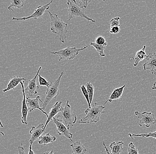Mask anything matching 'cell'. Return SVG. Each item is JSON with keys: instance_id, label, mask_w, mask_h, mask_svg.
Here are the masks:
<instances>
[{"instance_id": "6da1fadb", "label": "cell", "mask_w": 156, "mask_h": 154, "mask_svg": "<svg viewBox=\"0 0 156 154\" xmlns=\"http://www.w3.org/2000/svg\"><path fill=\"white\" fill-rule=\"evenodd\" d=\"M50 17V29L53 34L59 36V41L63 43L65 42L68 32V25L56 14H53L49 11H47Z\"/></svg>"}, {"instance_id": "7a4b0ae2", "label": "cell", "mask_w": 156, "mask_h": 154, "mask_svg": "<svg viewBox=\"0 0 156 154\" xmlns=\"http://www.w3.org/2000/svg\"><path fill=\"white\" fill-rule=\"evenodd\" d=\"M103 105H98L96 102H92L90 108H88L85 111L86 114L78 121V123L82 124H90L93 123H96L100 121L101 115L105 113Z\"/></svg>"}, {"instance_id": "3957f363", "label": "cell", "mask_w": 156, "mask_h": 154, "mask_svg": "<svg viewBox=\"0 0 156 154\" xmlns=\"http://www.w3.org/2000/svg\"><path fill=\"white\" fill-rule=\"evenodd\" d=\"M69 100L68 99L64 107H61L60 112L55 117V118L62 122L68 128L73 127L76 123L77 116L72 112Z\"/></svg>"}, {"instance_id": "277c9868", "label": "cell", "mask_w": 156, "mask_h": 154, "mask_svg": "<svg viewBox=\"0 0 156 154\" xmlns=\"http://www.w3.org/2000/svg\"><path fill=\"white\" fill-rule=\"evenodd\" d=\"M63 74H64V73L63 72H61L57 80L54 82L51 83V85L47 88L46 91L45 98H44V100L42 107V109L44 111L45 109L47 106L48 105L52 99L56 98V97L60 94L59 85H60L61 78Z\"/></svg>"}, {"instance_id": "5b68a950", "label": "cell", "mask_w": 156, "mask_h": 154, "mask_svg": "<svg viewBox=\"0 0 156 154\" xmlns=\"http://www.w3.org/2000/svg\"><path fill=\"white\" fill-rule=\"evenodd\" d=\"M88 47L87 45L82 48H77L76 47H71L69 46L57 51L52 52L51 53L53 55H58L59 57V61L72 60L76 58L80 52L87 49Z\"/></svg>"}, {"instance_id": "8992f818", "label": "cell", "mask_w": 156, "mask_h": 154, "mask_svg": "<svg viewBox=\"0 0 156 154\" xmlns=\"http://www.w3.org/2000/svg\"><path fill=\"white\" fill-rule=\"evenodd\" d=\"M67 5L68 6V21L72 20L73 18L76 17H81V18H84L87 20L88 22L91 21L93 23L96 22L95 20H93L92 18L88 17L85 14L82 9L80 7L79 5L78 4L76 1H71L68 0L67 2Z\"/></svg>"}, {"instance_id": "52a82bcc", "label": "cell", "mask_w": 156, "mask_h": 154, "mask_svg": "<svg viewBox=\"0 0 156 154\" xmlns=\"http://www.w3.org/2000/svg\"><path fill=\"white\" fill-rule=\"evenodd\" d=\"M135 115L140 120L138 124L140 127H142L143 125L145 124L147 128H149L151 126L156 124L155 115L151 112H144L141 113L138 111H135Z\"/></svg>"}, {"instance_id": "ba28073f", "label": "cell", "mask_w": 156, "mask_h": 154, "mask_svg": "<svg viewBox=\"0 0 156 154\" xmlns=\"http://www.w3.org/2000/svg\"><path fill=\"white\" fill-rule=\"evenodd\" d=\"M53 1H51L47 4L44 5H40L38 6L37 8L35 10L34 13L32 15L27 17H23L22 18H16L13 17L12 18V20L15 21H25V20H29V19H34V20H37L41 18L43 16L46 10H48L49 9V5H51L53 2Z\"/></svg>"}, {"instance_id": "9c48e42d", "label": "cell", "mask_w": 156, "mask_h": 154, "mask_svg": "<svg viewBox=\"0 0 156 154\" xmlns=\"http://www.w3.org/2000/svg\"><path fill=\"white\" fill-rule=\"evenodd\" d=\"M42 69L41 66L39 67L38 70L35 77L32 80H29L28 86L24 88L25 95L26 97H31L38 93L39 86L37 83V79L38 76L40 74V72Z\"/></svg>"}, {"instance_id": "30bf717a", "label": "cell", "mask_w": 156, "mask_h": 154, "mask_svg": "<svg viewBox=\"0 0 156 154\" xmlns=\"http://www.w3.org/2000/svg\"><path fill=\"white\" fill-rule=\"evenodd\" d=\"M52 120L53 121L57 128L56 130V133H58L59 135L64 136V137L73 141V134L70 133L69 128L66 126L62 122L55 118V117Z\"/></svg>"}, {"instance_id": "8fae6325", "label": "cell", "mask_w": 156, "mask_h": 154, "mask_svg": "<svg viewBox=\"0 0 156 154\" xmlns=\"http://www.w3.org/2000/svg\"><path fill=\"white\" fill-rule=\"evenodd\" d=\"M39 101L43 103L40 96H37L36 98H34V99H32L30 97H26V104H27L29 112L31 113V112L34 111V110L38 109L42 112L47 116V117H48V114L44 111L42 108L40 107Z\"/></svg>"}, {"instance_id": "7c38bea8", "label": "cell", "mask_w": 156, "mask_h": 154, "mask_svg": "<svg viewBox=\"0 0 156 154\" xmlns=\"http://www.w3.org/2000/svg\"><path fill=\"white\" fill-rule=\"evenodd\" d=\"M45 124H41L37 126L33 127L30 131V133L31 134V139L29 142L30 145H33V143L36 140H38L41 138L42 134L45 132L44 130Z\"/></svg>"}, {"instance_id": "4fadbf2b", "label": "cell", "mask_w": 156, "mask_h": 154, "mask_svg": "<svg viewBox=\"0 0 156 154\" xmlns=\"http://www.w3.org/2000/svg\"><path fill=\"white\" fill-rule=\"evenodd\" d=\"M25 81H22L20 83L21 85L22 91L23 92V100L22 102V109H21V116L20 120H21L22 123L23 124L27 125L28 124V121H27V117H28V113H29V109L27 107L26 104V96L25 95V91H24V83Z\"/></svg>"}, {"instance_id": "5bb4252c", "label": "cell", "mask_w": 156, "mask_h": 154, "mask_svg": "<svg viewBox=\"0 0 156 154\" xmlns=\"http://www.w3.org/2000/svg\"><path fill=\"white\" fill-rule=\"evenodd\" d=\"M146 60V62L143 65V69L153 73L156 70V53H150Z\"/></svg>"}, {"instance_id": "9a60e30c", "label": "cell", "mask_w": 156, "mask_h": 154, "mask_svg": "<svg viewBox=\"0 0 156 154\" xmlns=\"http://www.w3.org/2000/svg\"><path fill=\"white\" fill-rule=\"evenodd\" d=\"M62 102L59 101V102H56L55 104L51 107V109L50 110L48 113V117L47 120L45 124L44 130H45L48 125L49 123L51 120H52L55 117L58 113L60 112V109L62 107Z\"/></svg>"}, {"instance_id": "2e32d148", "label": "cell", "mask_w": 156, "mask_h": 154, "mask_svg": "<svg viewBox=\"0 0 156 154\" xmlns=\"http://www.w3.org/2000/svg\"><path fill=\"white\" fill-rule=\"evenodd\" d=\"M26 81H29V80L21 77L20 76L12 77L10 80L6 88L3 90V92L5 93L9 91L13 90L19 84H20L21 82Z\"/></svg>"}, {"instance_id": "e0dca14e", "label": "cell", "mask_w": 156, "mask_h": 154, "mask_svg": "<svg viewBox=\"0 0 156 154\" xmlns=\"http://www.w3.org/2000/svg\"><path fill=\"white\" fill-rule=\"evenodd\" d=\"M126 87V85H124L121 87L118 88L114 89L109 98L104 103V105H106L107 102L112 103L113 100H118V99H121L122 97L124 90Z\"/></svg>"}, {"instance_id": "ac0fdd59", "label": "cell", "mask_w": 156, "mask_h": 154, "mask_svg": "<svg viewBox=\"0 0 156 154\" xmlns=\"http://www.w3.org/2000/svg\"><path fill=\"white\" fill-rule=\"evenodd\" d=\"M146 48V46L144 45L141 49L139 50L136 52L135 56L132 57L133 59L134 60L133 64L134 67H136L141 61L147 58L148 55L146 54L145 51Z\"/></svg>"}, {"instance_id": "d6986e66", "label": "cell", "mask_w": 156, "mask_h": 154, "mask_svg": "<svg viewBox=\"0 0 156 154\" xmlns=\"http://www.w3.org/2000/svg\"><path fill=\"white\" fill-rule=\"evenodd\" d=\"M72 154H85L87 152V150L80 141L73 142L71 144Z\"/></svg>"}, {"instance_id": "ffe728a7", "label": "cell", "mask_w": 156, "mask_h": 154, "mask_svg": "<svg viewBox=\"0 0 156 154\" xmlns=\"http://www.w3.org/2000/svg\"><path fill=\"white\" fill-rule=\"evenodd\" d=\"M124 143L122 141L114 142L111 143L109 146V148L112 151V154H120L124 149L123 148V145Z\"/></svg>"}, {"instance_id": "44dd1931", "label": "cell", "mask_w": 156, "mask_h": 154, "mask_svg": "<svg viewBox=\"0 0 156 154\" xmlns=\"http://www.w3.org/2000/svg\"><path fill=\"white\" fill-rule=\"evenodd\" d=\"M56 137L55 136H52L49 133H47L45 135H43L40 138L38 141V143L40 145H43L46 146L47 144H52L54 142L56 141Z\"/></svg>"}, {"instance_id": "7402d4cb", "label": "cell", "mask_w": 156, "mask_h": 154, "mask_svg": "<svg viewBox=\"0 0 156 154\" xmlns=\"http://www.w3.org/2000/svg\"><path fill=\"white\" fill-rule=\"evenodd\" d=\"M24 5V1L23 0H19V1H11V4L8 7V9L13 12L14 10L12 8H14L20 9L22 8Z\"/></svg>"}, {"instance_id": "603a6c76", "label": "cell", "mask_w": 156, "mask_h": 154, "mask_svg": "<svg viewBox=\"0 0 156 154\" xmlns=\"http://www.w3.org/2000/svg\"><path fill=\"white\" fill-rule=\"evenodd\" d=\"M90 45L95 48L100 56L102 57H105L106 56L105 53H104V50L106 49L107 46L97 44L95 42H90Z\"/></svg>"}, {"instance_id": "cb8c5ba5", "label": "cell", "mask_w": 156, "mask_h": 154, "mask_svg": "<svg viewBox=\"0 0 156 154\" xmlns=\"http://www.w3.org/2000/svg\"><path fill=\"white\" fill-rule=\"evenodd\" d=\"M85 86L88 92L89 95L90 101V103L91 104L93 102V100L94 88V87L93 85L90 82H88L86 84Z\"/></svg>"}, {"instance_id": "d4e9b609", "label": "cell", "mask_w": 156, "mask_h": 154, "mask_svg": "<svg viewBox=\"0 0 156 154\" xmlns=\"http://www.w3.org/2000/svg\"><path fill=\"white\" fill-rule=\"evenodd\" d=\"M128 135L132 139H133V137H142L143 138L152 137V138L156 139V131L154 132H150V133H146V134H132L131 133H129Z\"/></svg>"}, {"instance_id": "484cf974", "label": "cell", "mask_w": 156, "mask_h": 154, "mask_svg": "<svg viewBox=\"0 0 156 154\" xmlns=\"http://www.w3.org/2000/svg\"><path fill=\"white\" fill-rule=\"evenodd\" d=\"M80 89L84 97H85L87 101L88 105V108H90L91 104H90V101L89 95L88 92L85 86L84 85H82L80 87Z\"/></svg>"}, {"instance_id": "4316f807", "label": "cell", "mask_w": 156, "mask_h": 154, "mask_svg": "<svg viewBox=\"0 0 156 154\" xmlns=\"http://www.w3.org/2000/svg\"><path fill=\"white\" fill-rule=\"evenodd\" d=\"M38 77L39 85L41 86L47 87L48 88L51 84V83L49 82L45 78L41 76V75H39Z\"/></svg>"}, {"instance_id": "83f0119b", "label": "cell", "mask_w": 156, "mask_h": 154, "mask_svg": "<svg viewBox=\"0 0 156 154\" xmlns=\"http://www.w3.org/2000/svg\"><path fill=\"white\" fill-rule=\"evenodd\" d=\"M128 154H139L138 149L134 146L132 142L130 143L129 145Z\"/></svg>"}, {"instance_id": "f1b7e54d", "label": "cell", "mask_w": 156, "mask_h": 154, "mask_svg": "<svg viewBox=\"0 0 156 154\" xmlns=\"http://www.w3.org/2000/svg\"><path fill=\"white\" fill-rule=\"evenodd\" d=\"M120 18L119 16L115 17V18H112V20H110V24L111 25V28H113L114 27H117L120 26Z\"/></svg>"}, {"instance_id": "f546056e", "label": "cell", "mask_w": 156, "mask_h": 154, "mask_svg": "<svg viewBox=\"0 0 156 154\" xmlns=\"http://www.w3.org/2000/svg\"><path fill=\"white\" fill-rule=\"evenodd\" d=\"M96 44L101 45L105 46H107L108 43L106 42V39L105 38L102 37V36H99L97 37L95 40V42Z\"/></svg>"}, {"instance_id": "4dcf8cb0", "label": "cell", "mask_w": 156, "mask_h": 154, "mask_svg": "<svg viewBox=\"0 0 156 154\" xmlns=\"http://www.w3.org/2000/svg\"><path fill=\"white\" fill-rule=\"evenodd\" d=\"M90 2L91 1H80L79 5L82 9L86 8Z\"/></svg>"}, {"instance_id": "1f68e13d", "label": "cell", "mask_w": 156, "mask_h": 154, "mask_svg": "<svg viewBox=\"0 0 156 154\" xmlns=\"http://www.w3.org/2000/svg\"><path fill=\"white\" fill-rule=\"evenodd\" d=\"M120 31V28L119 26H117V27L111 28L110 33L113 34H116L119 33Z\"/></svg>"}, {"instance_id": "d6a6232c", "label": "cell", "mask_w": 156, "mask_h": 154, "mask_svg": "<svg viewBox=\"0 0 156 154\" xmlns=\"http://www.w3.org/2000/svg\"><path fill=\"white\" fill-rule=\"evenodd\" d=\"M22 144H21V146H19L18 147V154H26L24 148L22 147Z\"/></svg>"}, {"instance_id": "836d02e7", "label": "cell", "mask_w": 156, "mask_h": 154, "mask_svg": "<svg viewBox=\"0 0 156 154\" xmlns=\"http://www.w3.org/2000/svg\"><path fill=\"white\" fill-rule=\"evenodd\" d=\"M32 145H30V147H29V152L28 154H35V153L33 150H32Z\"/></svg>"}, {"instance_id": "e575fe53", "label": "cell", "mask_w": 156, "mask_h": 154, "mask_svg": "<svg viewBox=\"0 0 156 154\" xmlns=\"http://www.w3.org/2000/svg\"><path fill=\"white\" fill-rule=\"evenodd\" d=\"M103 145L104 146V148H105V151H106V153H107V154H112V153H110L109 152V150H108V149H107V147H106V144L104 142L103 143Z\"/></svg>"}, {"instance_id": "d590c367", "label": "cell", "mask_w": 156, "mask_h": 154, "mask_svg": "<svg viewBox=\"0 0 156 154\" xmlns=\"http://www.w3.org/2000/svg\"><path fill=\"white\" fill-rule=\"evenodd\" d=\"M152 89L156 90V81L153 84V86H152Z\"/></svg>"}, {"instance_id": "8d00e7d4", "label": "cell", "mask_w": 156, "mask_h": 154, "mask_svg": "<svg viewBox=\"0 0 156 154\" xmlns=\"http://www.w3.org/2000/svg\"><path fill=\"white\" fill-rule=\"evenodd\" d=\"M43 154H54L53 150H52L50 152H45Z\"/></svg>"}, {"instance_id": "74e56055", "label": "cell", "mask_w": 156, "mask_h": 154, "mask_svg": "<svg viewBox=\"0 0 156 154\" xmlns=\"http://www.w3.org/2000/svg\"><path fill=\"white\" fill-rule=\"evenodd\" d=\"M152 73V74L153 75H156V70H155V71H154V72H153V73Z\"/></svg>"}]
</instances>
